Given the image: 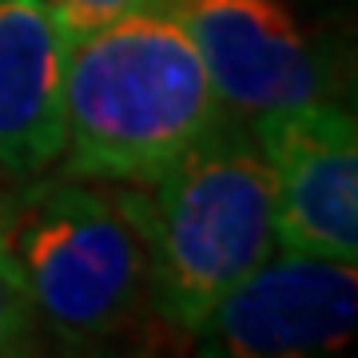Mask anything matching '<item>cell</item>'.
<instances>
[{
    "label": "cell",
    "mask_w": 358,
    "mask_h": 358,
    "mask_svg": "<svg viewBox=\"0 0 358 358\" xmlns=\"http://www.w3.org/2000/svg\"><path fill=\"white\" fill-rule=\"evenodd\" d=\"M176 8L76 36L64 80V176L148 187L223 120Z\"/></svg>",
    "instance_id": "6da1fadb"
},
{
    "label": "cell",
    "mask_w": 358,
    "mask_h": 358,
    "mask_svg": "<svg viewBox=\"0 0 358 358\" xmlns=\"http://www.w3.org/2000/svg\"><path fill=\"white\" fill-rule=\"evenodd\" d=\"M124 195L148 247V310L187 338L279 247L271 167L239 115H223L159 179Z\"/></svg>",
    "instance_id": "7a4b0ae2"
},
{
    "label": "cell",
    "mask_w": 358,
    "mask_h": 358,
    "mask_svg": "<svg viewBox=\"0 0 358 358\" xmlns=\"http://www.w3.org/2000/svg\"><path fill=\"white\" fill-rule=\"evenodd\" d=\"M0 243L68 346L115 338L148 307V247L120 183L36 176L0 195Z\"/></svg>",
    "instance_id": "3957f363"
},
{
    "label": "cell",
    "mask_w": 358,
    "mask_h": 358,
    "mask_svg": "<svg viewBox=\"0 0 358 358\" xmlns=\"http://www.w3.org/2000/svg\"><path fill=\"white\" fill-rule=\"evenodd\" d=\"M355 322V263L271 251L207 310L192 343L219 358H307L346 346Z\"/></svg>",
    "instance_id": "277c9868"
},
{
    "label": "cell",
    "mask_w": 358,
    "mask_h": 358,
    "mask_svg": "<svg viewBox=\"0 0 358 358\" xmlns=\"http://www.w3.org/2000/svg\"><path fill=\"white\" fill-rule=\"evenodd\" d=\"M275 183L279 251L358 259V131L350 112L319 100L251 120Z\"/></svg>",
    "instance_id": "5b68a950"
},
{
    "label": "cell",
    "mask_w": 358,
    "mask_h": 358,
    "mask_svg": "<svg viewBox=\"0 0 358 358\" xmlns=\"http://www.w3.org/2000/svg\"><path fill=\"white\" fill-rule=\"evenodd\" d=\"M176 16L227 115L251 124L327 100L319 56L282 0H179Z\"/></svg>",
    "instance_id": "8992f818"
},
{
    "label": "cell",
    "mask_w": 358,
    "mask_h": 358,
    "mask_svg": "<svg viewBox=\"0 0 358 358\" xmlns=\"http://www.w3.org/2000/svg\"><path fill=\"white\" fill-rule=\"evenodd\" d=\"M76 32L56 0H0V171L44 176L64 152V80Z\"/></svg>",
    "instance_id": "52a82bcc"
},
{
    "label": "cell",
    "mask_w": 358,
    "mask_h": 358,
    "mask_svg": "<svg viewBox=\"0 0 358 358\" xmlns=\"http://www.w3.org/2000/svg\"><path fill=\"white\" fill-rule=\"evenodd\" d=\"M40 331V315L32 307L20 271H16L13 255L0 243V355H24L32 350Z\"/></svg>",
    "instance_id": "ba28073f"
},
{
    "label": "cell",
    "mask_w": 358,
    "mask_h": 358,
    "mask_svg": "<svg viewBox=\"0 0 358 358\" xmlns=\"http://www.w3.org/2000/svg\"><path fill=\"white\" fill-rule=\"evenodd\" d=\"M176 4L179 0H56L60 16L68 20V28L76 36H84L100 24H112L128 13H140V8H176Z\"/></svg>",
    "instance_id": "9c48e42d"
}]
</instances>
